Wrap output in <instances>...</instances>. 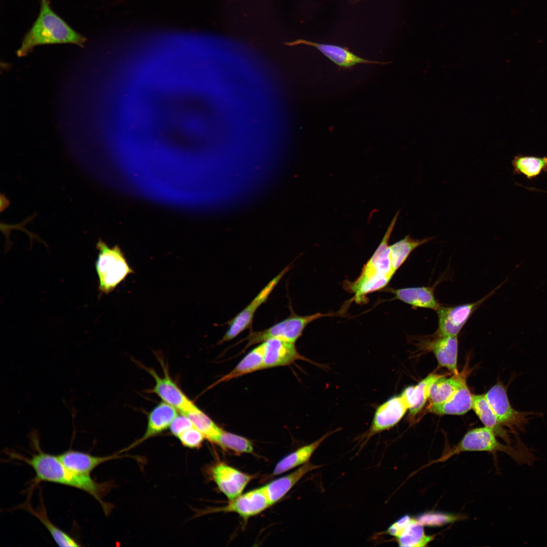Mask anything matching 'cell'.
Returning a JSON list of instances; mask_svg holds the SVG:
<instances>
[{"mask_svg":"<svg viewBox=\"0 0 547 547\" xmlns=\"http://www.w3.org/2000/svg\"><path fill=\"white\" fill-rule=\"evenodd\" d=\"M37 446L36 445V452L31 453L29 457L13 453L9 454L11 458L23 461L34 470L35 476L32 480L30 488L42 482L75 488L91 495L100 503L105 514H109L113 505L105 502L103 498L113 486L110 483H99L90 475L71 471L62 463L57 455L44 452Z\"/></svg>","mask_w":547,"mask_h":547,"instance_id":"6da1fadb","label":"cell"},{"mask_svg":"<svg viewBox=\"0 0 547 547\" xmlns=\"http://www.w3.org/2000/svg\"><path fill=\"white\" fill-rule=\"evenodd\" d=\"M400 211L396 213L372 256L364 264L359 276L354 281H346L344 288L353 294V300L358 303L367 300V296L384 288L397 269L390 251L389 241L396 225Z\"/></svg>","mask_w":547,"mask_h":547,"instance_id":"7a4b0ae2","label":"cell"},{"mask_svg":"<svg viewBox=\"0 0 547 547\" xmlns=\"http://www.w3.org/2000/svg\"><path fill=\"white\" fill-rule=\"evenodd\" d=\"M86 41L52 10L50 0H41L38 17L25 35L17 55L24 57L40 45L72 43L84 47Z\"/></svg>","mask_w":547,"mask_h":547,"instance_id":"3957f363","label":"cell"},{"mask_svg":"<svg viewBox=\"0 0 547 547\" xmlns=\"http://www.w3.org/2000/svg\"><path fill=\"white\" fill-rule=\"evenodd\" d=\"M482 451L496 454L505 453L519 464L531 465L536 460L530 449L525 447H513L497 440L490 428L484 426L469 431L461 441L436 462H444L451 456L463 452Z\"/></svg>","mask_w":547,"mask_h":547,"instance_id":"277c9868","label":"cell"},{"mask_svg":"<svg viewBox=\"0 0 547 547\" xmlns=\"http://www.w3.org/2000/svg\"><path fill=\"white\" fill-rule=\"evenodd\" d=\"M96 248L98 253L95 267L98 279V291L101 294H107L133 274L134 270L118 245L110 247L99 239Z\"/></svg>","mask_w":547,"mask_h":547,"instance_id":"5b68a950","label":"cell"},{"mask_svg":"<svg viewBox=\"0 0 547 547\" xmlns=\"http://www.w3.org/2000/svg\"><path fill=\"white\" fill-rule=\"evenodd\" d=\"M291 314L287 318L267 329L259 331L251 330L248 335L241 340L247 341L243 351L254 344L261 343L271 338H280L295 343L309 324L320 318L333 315L317 312L310 315L300 316L294 312L291 308Z\"/></svg>","mask_w":547,"mask_h":547,"instance_id":"8992f818","label":"cell"},{"mask_svg":"<svg viewBox=\"0 0 547 547\" xmlns=\"http://www.w3.org/2000/svg\"><path fill=\"white\" fill-rule=\"evenodd\" d=\"M484 395L499 422L508 427L515 434L517 443H521L516 430L523 432L530 416L536 413L514 409L509 400L507 389L501 382L498 381Z\"/></svg>","mask_w":547,"mask_h":547,"instance_id":"52a82bcc","label":"cell"},{"mask_svg":"<svg viewBox=\"0 0 547 547\" xmlns=\"http://www.w3.org/2000/svg\"><path fill=\"white\" fill-rule=\"evenodd\" d=\"M289 269V266L283 269L259 292L246 307L225 324L227 325L228 329L219 340V344L232 340L247 329H251L253 317L257 309L266 301L271 292Z\"/></svg>","mask_w":547,"mask_h":547,"instance_id":"ba28073f","label":"cell"},{"mask_svg":"<svg viewBox=\"0 0 547 547\" xmlns=\"http://www.w3.org/2000/svg\"><path fill=\"white\" fill-rule=\"evenodd\" d=\"M408 410V404L401 394L379 405L375 410L370 427L362 438L364 444L374 435L394 427Z\"/></svg>","mask_w":547,"mask_h":547,"instance_id":"9c48e42d","label":"cell"},{"mask_svg":"<svg viewBox=\"0 0 547 547\" xmlns=\"http://www.w3.org/2000/svg\"><path fill=\"white\" fill-rule=\"evenodd\" d=\"M209 478L229 500L241 494L254 476L244 473L223 462H217L207 470Z\"/></svg>","mask_w":547,"mask_h":547,"instance_id":"30bf717a","label":"cell"},{"mask_svg":"<svg viewBox=\"0 0 547 547\" xmlns=\"http://www.w3.org/2000/svg\"><path fill=\"white\" fill-rule=\"evenodd\" d=\"M271 506L263 486L241 494L226 505L210 508L201 515L216 512L235 513L244 520L256 516Z\"/></svg>","mask_w":547,"mask_h":547,"instance_id":"8fae6325","label":"cell"},{"mask_svg":"<svg viewBox=\"0 0 547 547\" xmlns=\"http://www.w3.org/2000/svg\"><path fill=\"white\" fill-rule=\"evenodd\" d=\"M489 295L473 303L454 306H441L437 310L439 336H457L472 315Z\"/></svg>","mask_w":547,"mask_h":547,"instance_id":"7c38bea8","label":"cell"},{"mask_svg":"<svg viewBox=\"0 0 547 547\" xmlns=\"http://www.w3.org/2000/svg\"><path fill=\"white\" fill-rule=\"evenodd\" d=\"M144 368L155 380L152 392L163 402L175 407L181 413L188 412L196 406L171 378L166 367L163 368L164 372L163 377L152 368Z\"/></svg>","mask_w":547,"mask_h":547,"instance_id":"4fadbf2b","label":"cell"},{"mask_svg":"<svg viewBox=\"0 0 547 547\" xmlns=\"http://www.w3.org/2000/svg\"><path fill=\"white\" fill-rule=\"evenodd\" d=\"M285 44L289 46L301 44L315 47L341 68H350L358 64L362 63L379 65H386L389 63L363 58L351 52L348 48L332 44L316 43L302 39Z\"/></svg>","mask_w":547,"mask_h":547,"instance_id":"5bb4252c","label":"cell"},{"mask_svg":"<svg viewBox=\"0 0 547 547\" xmlns=\"http://www.w3.org/2000/svg\"><path fill=\"white\" fill-rule=\"evenodd\" d=\"M263 369L286 366L298 360L307 361L297 351L295 343L280 338L264 342Z\"/></svg>","mask_w":547,"mask_h":547,"instance_id":"9a60e30c","label":"cell"},{"mask_svg":"<svg viewBox=\"0 0 547 547\" xmlns=\"http://www.w3.org/2000/svg\"><path fill=\"white\" fill-rule=\"evenodd\" d=\"M178 415V410L172 406L161 402L150 412L147 419L146 431L143 435L124 450L130 449L145 440L161 433L169 428L173 419Z\"/></svg>","mask_w":547,"mask_h":547,"instance_id":"2e32d148","label":"cell"},{"mask_svg":"<svg viewBox=\"0 0 547 547\" xmlns=\"http://www.w3.org/2000/svg\"><path fill=\"white\" fill-rule=\"evenodd\" d=\"M121 453L106 456H94L90 453L69 449L57 455L59 460L71 471L82 475H90L91 473L101 464L124 456Z\"/></svg>","mask_w":547,"mask_h":547,"instance_id":"e0dca14e","label":"cell"},{"mask_svg":"<svg viewBox=\"0 0 547 547\" xmlns=\"http://www.w3.org/2000/svg\"><path fill=\"white\" fill-rule=\"evenodd\" d=\"M321 466L308 461L291 473L263 486L271 505L280 500L307 473Z\"/></svg>","mask_w":547,"mask_h":547,"instance_id":"ac0fdd59","label":"cell"},{"mask_svg":"<svg viewBox=\"0 0 547 547\" xmlns=\"http://www.w3.org/2000/svg\"><path fill=\"white\" fill-rule=\"evenodd\" d=\"M457 336L438 335L437 338L427 344L426 347L434 354L440 366L447 368L453 374L458 373L457 367Z\"/></svg>","mask_w":547,"mask_h":547,"instance_id":"d6986e66","label":"cell"},{"mask_svg":"<svg viewBox=\"0 0 547 547\" xmlns=\"http://www.w3.org/2000/svg\"><path fill=\"white\" fill-rule=\"evenodd\" d=\"M395 298L413 307L431 309L437 311L441 306L434 295V287H416L398 289H389Z\"/></svg>","mask_w":547,"mask_h":547,"instance_id":"ffe728a7","label":"cell"},{"mask_svg":"<svg viewBox=\"0 0 547 547\" xmlns=\"http://www.w3.org/2000/svg\"><path fill=\"white\" fill-rule=\"evenodd\" d=\"M472 396L466 382L447 400L440 404L429 405L428 410L439 415H463L472 409Z\"/></svg>","mask_w":547,"mask_h":547,"instance_id":"44dd1931","label":"cell"},{"mask_svg":"<svg viewBox=\"0 0 547 547\" xmlns=\"http://www.w3.org/2000/svg\"><path fill=\"white\" fill-rule=\"evenodd\" d=\"M338 430L337 429L326 433L312 443L299 447L283 458L275 466L272 472L273 475L277 476L282 474L308 462L313 453L323 442Z\"/></svg>","mask_w":547,"mask_h":547,"instance_id":"7402d4cb","label":"cell"},{"mask_svg":"<svg viewBox=\"0 0 547 547\" xmlns=\"http://www.w3.org/2000/svg\"><path fill=\"white\" fill-rule=\"evenodd\" d=\"M442 375L432 373L421 380L415 386H409L401 393L406 399L408 406L410 419H413L422 409L429 395L432 384Z\"/></svg>","mask_w":547,"mask_h":547,"instance_id":"603a6c76","label":"cell"},{"mask_svg":"<svg viewBox=\"0 0 547 547\" xmlns=\"http://www.w3.org/2000/svg\"><path fill=\"white\" fill-rule=\"evenodd\" d=\"M472 397V409L483 424L492 429L496 437H500L506 444L511 445L512 442L508 431L498 421L485 395H473Z\"/></svg>","mask_w":547,"mask_h":547,"instance_id":"cb8c5ba5","label":"cell"},{"mask_svg":"<svg viewBox=\"0 0 547 547\" xmlns=\"http://www.w3.org/2000/svg\"><path fill=\"white\" fill-rule=\"evenodd\" d=\"M40 505L36 509L32 507L29 500L20 507L25 509L36 517L46 528L52 537L60 546H80L81 544L69 534L55 525L49 519L44 506L42 498L40 497Z\"/></svg>","mask_w":547,"mask_h":547,"instance_id":"d4e9b609","label":"cell"},{"mask_svg":"<svg viewBox=\"0 0 547 547\" xmlns=\"http://www.w3.org/2000/svg\"><path fill=\"white\" fill-rule=\"evenodd\" d=\"M467 373L466 370L463 373L454 374L449 378L443 376L435 381L429 390L430 405L442 403L452 397L466 382Z\"/></svg>","mask_w":547,"mask_h":547,"instance_id":"484cf974","label":"cell"},{"mask_svg":"<svg viewBox=\"0 0 547 547\" xmlns=\"http://www.w3.org/2000/svg\"><path fill=\"white\" fill-rule=\"evenodd\" d=\"M264 343H261L250 351L229 373L217 381L213 385L263 369Z\"/></svg>","mask_w":547,"mask_h":547,"instance_id":"4316f807","label":"cell"},{"mask_svg":"<svg viewBox=\"0 0 547 547\" xmlns=\"http://www.w3.org/2000/svg\"><path fill=\"white\" fill-rule=\"evenodd\" d=\"M434 536L426 535L423 525L417 519L411 518L407 525L395 537L400 546H425L434 539Z\"/></svg>","mask_w":547,"mask_h":547,"instance_id":"83f0119b","label":"cell"},{"mask_svg":"<svg viewBox=\"0 0 547 547\" xmlns=\"http://www.w3.org/2000/svg\"><path fill=\"white\" fill-rule=\"evenodd\" d=\"M512 165L515 174L532 179L547 172V157L518 154L514 157Z\"/></svg>","mask_w":547,"mask_h":547,"instance_id":"f1b7e54d","label":"cell"},{"mask_svg":"<svg viewBox=\"0 0 547 547\" xmlns=\"http://www.w3.org/2000/svg\"><path fill=\"white\" fill-rule=\"evenodd\" d=\"M434 237H426L419 240L412 238L410 235H407L403 239L390 245V254L396 268L398 270L415 249L429 242Z\"/></svg>","mask_w":547,"mask_h":547,"instance_id":"f546056e","label":"cell"},{"mask_svg":"<svg viewBox=\"0 0 547 547\" xmlns=\"http://www.w3.org/2000/svg\"><path fill=\"white\" fill-rule=\"evenodd\" d=\"M186 415L193 425L210 441H216L222 431L206 413L197 406L190 411L182 413Z\"/></svg>","mask_w":547,"mask_h":547,"instance_id":"4dcf8cb0","label":"cell"},{"mask_svg":"<svg viewBox=\"0 0 547 547\" xmlns=\"http://www.w3.org/2000/svg\"><path fill=\"white\" fill-rule=\"evenodd\" d=\"M215 444L222 449L230 450L237 454L251 453L253 446L248 439L222 429Z\"/></svg>","mask_w":547,"mask_h":547,"instance_id":"1f68e13d","label":"cell"},{"mask_svg":"<svg viewBox=\"0 0 547 547\" xmlns=\"http://www.w3.org/2000/svg\"><path fill=\"white\" fill-rule=\"evenodd\" d=\"M182 445L189 448H199L206 439L194 426L184 431L177 437Z\"/></svg>","mask_w":547,"mask_h":547,"instance_id":"d6a6232c","label":"cell"},{"mask_svg":"<svg viewBox=\"0 0 547 547\" xmlns=\"http://www.w3.org/2000/svg\"><path fill=\"white\" fill-rule=\"evenodd\" d=\"M456 518L454 516L439 513H427L420 516L417 519L424 525H442L453 522Z\"/></svg>","mask_w":547,"mask_h":547,"instance_id":"836d02e7","label":"cell"},{"mask_svg":"<svg viewBox=\"0 0 547 547\" xmlns=\"http://www.w3.org/2000/svg\"><path fill=\"white\" fill-rule=\"evenodd\" d=\"M193 426L189 418L185 414H178L173 419L169 427L171 434L177 437L184 431Z\"/></svg>","mask_w":547,"mask_h":547,"instance_id":"e575fe53","label":"cell"}]
</instances>
